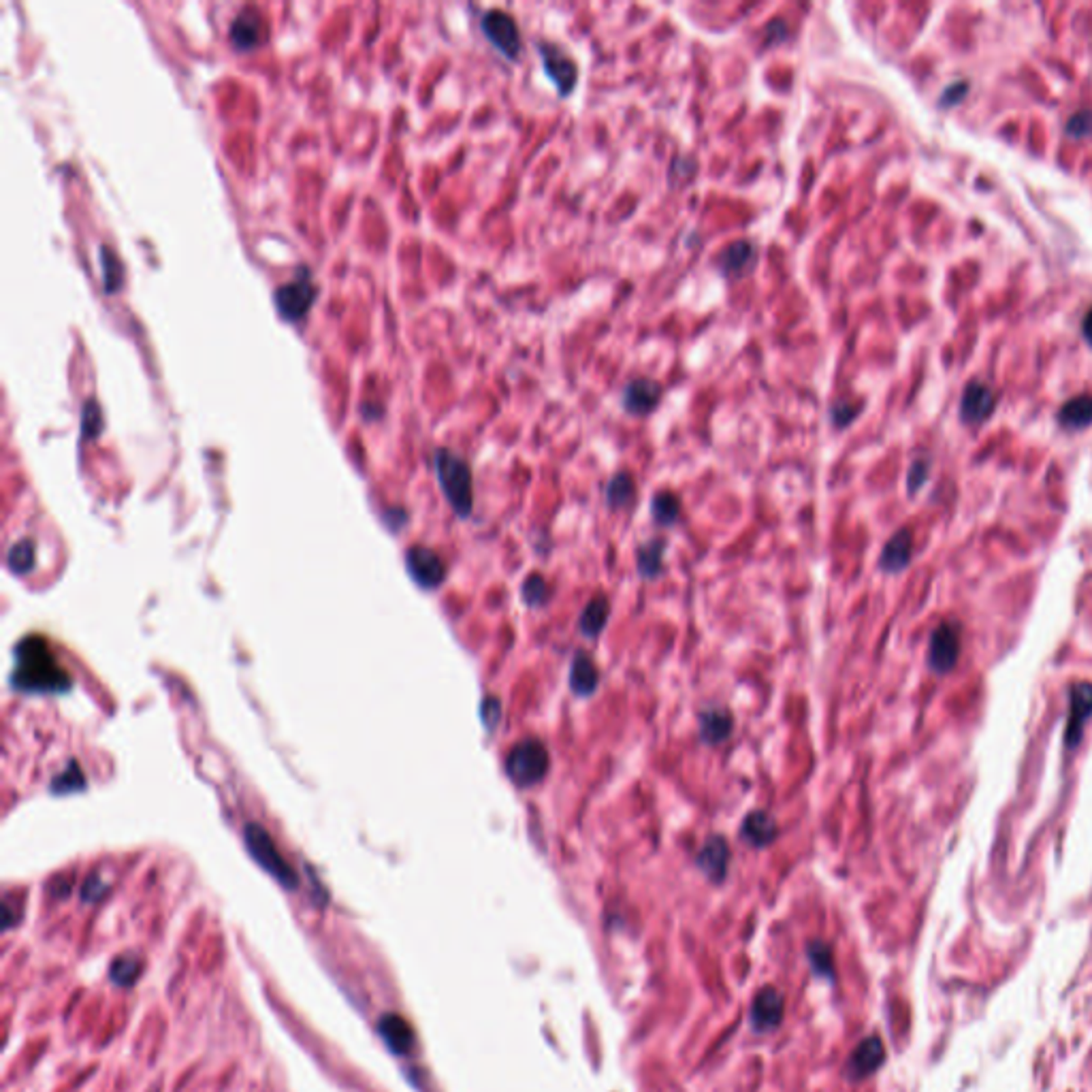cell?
<instances>
[{"instance_id": "4316f807", "label": "cell", "mask_w": 1092, "mask_h": 1092, "mask_svg": "<svg viewBox=\"0 0 1092 1092\" xmlns=\"http://www.w3.org/2000/svg\"><path fill=\"white\" fill-rule=\"evenodd\" d=\"M636 497V483L630 472H616L606 486V502L613 510L630 506Z\"/></svg>"}, {"instance_id": "8d00e7d4", "label": "cell", "mask_w": 1092, "mask_h": 1092, "mask_svg": "<svg viewBox=\"0 0 1092 1092\" xmlns=\"http://www.w3.org/2000/svg\"><path fill=\"white\" fill-rule=\"evenodd\" d=\"M809 954H811V962L815 965V968H818L819 973H824V976H830L832 958H830V949H828V945L813 943L811 948H809Z\"/></svg>"}, {"instance_id": "e575fe53", "label": "cell", "mask_w": 1092, "mask_h": 1092, "mask_svg": "<svg viewBox=\"0 0 1092 1092\" xmlns=\"http://www.w3.org/2000/svg\"><path fill=\"white\" fill-rule=\"evenodd\" d=\"M858 414H860V406H858V403L837 402L835 406L830 408V421H832V425L838 427V430H843V427L851 425V422H854V419Z\"/></svg>"}, {"instance_id": "f35d334b", "label": "cell", "mask_w": 1092, "mask_h": 1092, "mask_svg": "<svg viewBox=\"0 0 1092 1092\" xmlns=\"http://www.w3.org/2000/svg\"><path fill=\"white\" fill-rule=\"evenodd\" d=\"M105 892H107V885H105L103 879L97 877V875H92V877L86 882L84 890H81V898L88 902H94V901H98V898H103Z\"/></svg>"}, {"instance_id": "ffe728a7", "label": "cell", "mask_w": 1092, "mask_h": 1092, "mask_svg": "<svg viewBox=\"0 0 1092 1092\" xmlns=\"http://www.w3.org/2000/svg\"><path fill=\"white\" fill-rule=\"evenodd\" d=\"M779 837V826L766 811H751L741 824V838L751 847L764 849Z\"/></svg>"}, {"instance_id": "7c38bea8", "label": "cell", "mask_w": 1092, "mask_h": 1092, "mask_svg": "<svg viewBox=\"0 0 1092 1092\" xmlns=\"http://www.w3.org/2000/svg\"><path fill=\"white\" fill-rule=\"evenodd\" d=\"M757 263V245L751 239H736L719 252L715 267L727 280H738L747 275Z\"/></svg>"}, {"instance_id": "277c9868", "label": "cell", "mask_w": 1092, "mask_h": 1092, "mask_svg": "<svg viewBox=\"0 0 1092 1092\" xmlns=\"http://www.w3.org/2000/svg\"><path fill=\"white\" fill-rule=\"evenodd\" d=\"M319 299V286H316L314 275L310 267H297L291 280L280 284L273 292V303L278 308V314L286 322H301L310 314L312 305Z\"/></svg>"}, {"instance_id": "7402d4cb", "label": "cell", "mask_w": 1092, "mask_h": 1092, "mask_svg": "<svg viewBox=\"0 0 1092 1092\" xmlns=\"http://www.w3.org/2000/svg\"><path fill=\"white\" fill-rule=\"evenodd\" d=\"M378 1031L383 1039L386 1041V1046H389L395 1054H408L410 1050L414 1046V1032L410 1029V1024L406 1020L402 1018V1015L397 1013H386L380 1018Z\"/></svg>"}, {"instance_id": "7a4b0ae2", "label": "cell", "mask_w": 1092, "mask_h": 1092, "mask_svg": "<svg viewBox=\"0 0 1092 1092\" xmlns=\"http://www.w3.org/2000/svg\"><path fill=\"white\" fill-rule=\"evenodd\" d=\"M436 477L446 502L459 519H467L474 510V478L469 463L449 449H438L433 455Z\"/></svg>"}, {"instance_id": "83f0119b", "label": "cell", "mask_w": 1092, "mask_h": 1092, "mask_svg": "<svg viewBox=\"0 0 1092 1092\" xmlns=\"http://www.w3.org/2000/svg\"><path fill=\"white\" fill-rule=\"evenodd\" d=\"M551 596H553V593H551L549 583H546V578L538 572H532L530 577L523 580V585H521V597H523V602L530 608L546 606Z\"/></svg>"}, {"instance_id": "d6a6232c", "label": "cell", "mask_w": 1092, "mask_h": 1092, "mask_svg": "<svg viewBox=\"0 0 1092 1092\" xmlns=\"http://www.w3.org/2000/svg\"><path fill=\"white\" fill-rule=\"evenodd\" d=\"M86 788V779L84 773H81V768L78 762H70L67 766V771L62 774H58L54 783H51V791L54 794H70V791H79Z\"/></svg>"}, {"instance_id": "d4e9b609", "label": "cell", "mask_w": 1092, "mask_h": 1092, "mask_svg": "<svg viewBox=\"0 0 1092 1092\" xmlns=\"http://www.w3.org/2000/svg\"><path fill=\"white\" fill-rule=\"evenodd\" d=\"M1059 422L1069 431H1082L1092 425V395L1073 397L1062 406Z\"/></svg>"}, {"instance_id": "30bf717a", "label": "cell", "mask_w": 1092, "mask_h": 1092, "mask_svg": "<svg viewBox=\"0 0 1092 1092\" xmlns=\"http://www.w3.org/2000/svg\"><path fill=\"white\" fill-rule=\"evenodd\" d=\"M406 568L422 589H438L446 578V563L436 551L427 546H412L406 553Z\"/></svg>"}, {"instance_id": "d590c367", "label": "cell", "mask_w": 1092, "mask_h": 1092, "mask_svg": "<svg viewBox=\"0 0 1092 1092\" xmlns=\"http://www.w3.org/2000/svg\"><path fill=\"white\" fill-rule=\"evenodd\" d=\"M929 474H930V463L926 459H915L912 463V469H909V474H907L909 495H915V493H918L921 486L926 485Z\"/></svg>"}, {"instance_id": "60d3db41", "label": "cell", "mask_w": 1092, "mask_h": 1092, "mask_svg": "<svg viewBox=\"0 0 1092 1092\" xmlns=\"http://www.w3.org/2000/svg\"><path fill=\"white\" fill-rule=\"evenodd\" d=\"M1082 329H1084V338H1086V342H1088V344L1092 346V308L1088 310V314H1086V319H1084V327H1082Z\"/></svg>"}, {"instance_id": "f546056e", "label": "cell", "mask_w": 1092, "mask_h": 1092, "mask_svg": "<svg viewBox=\"0 0 1092 1092\" xmlns=\"http://www.w3.org/2000/svg\"><path fill=\"white\" fill-rule=\"evenodd\" d=\"M141 971V960L134 958V956H122V958H117L114 965L109 968V977L111 982L117 986H133L137 982Z\"/></svg>"}, {"instance_id": "2e32d148", "label": "cell", "mask_w": 1092, "mask_h": 1092, "mask_svg": "<svg viewBox=\"0 0 1092 1092\" xmlns=\"http://www.w3.org/2000/svg\"><path fill=\"white\" fill-rule=\"evenodd\" d=\"M995 393L988 384L979 383V380H973V383L967 384L965 395H962V403H960V416L962 421L967 422V425H982V422L988 419L992 414V410H995Z\"/></svg>"}, {"instance_id": "d6986e66", "label": "cell", "mask_w": 1092, "mask_h": 1092, "mask_svg": "<svg viewBox=\"0 0 1092 1092\" xmlns=\"http://www.w3.org/2000/svg\"><path fill=\"white\" fill-rule=\"evenodd\" d=\"M885 1060V1048L879 1037H868L854 1050L847 1062V1076L854 1079H865L873 1076Z\"/></svg>"}, {"instance_id": "5bb4252c", "label": "cell", "mask_w": 1092, "mask_h": 1092, "mask_svg": "<svg viewBox=\"0 0 1092 1092\" xmlns=\"http://www.w3.org/2000/svg\"><path fill=\"white\" fill-rule=\"evenodd\" d=\"M662 384L653 378H636L625 386L624 408L632 416H649L662 402Z\"/></svg>"}, {"instance_id": "5b68a950", "label": "cell", "mask_w": 1092, "mask_h": 1092, "mask_svg": "<svg viewBox=\"0 0 1092 1092\" xmlns=\"http://www.w3.org/2000/svg\"><path fill=\"white\" fill-rule=\"evenodd\" d=\"M244 841L245 847H248L250 856L256 860V865L263 868V871H267L269 875H273L278 882L284 885V888L295 890L299 885V877L297 873L292 871L289 862L284 860V856L280 854L278 845L273 843V838L269 832L263 828L261 824H254V821H250L248 826L244 828Z\"/></svg>"}, {"instance_id": "74e56055", "label": "cell", "mask_w": 1092, "mask_h": 1092, "mask_svg": "<svg viewBox=\"0 0 1092 1092\" xmlns=\"http://www.w3.org/2000/svg\"><path fill=\"white\" fill-rule=\"evenodd\" d=\"M1067 133L1073 134V137H1086V134L1092 133V114L1090 111H1082V114L1073 116L1069 120V125H1067Z\"/></svg>"}, {"instance_id": "484cf974", "label": "cell", "mask_w": 1092, "mask_h": 1092, "mask_svg": "<svg viewBox=\"0 0 1092 1092\" xmlns=\"http://www.w3.org/2000/svg\"><path fill=\"white\" fill-rule=\"evenodd\" d=\"M680 513H683V504H680V497L674 491H657L651 497V516H653L657 525L672 527L674 523H679Z\"/></svg>"}, {"instance_id": "ac0fdd59", "label": "cell", "mask_w": 1092, "mask_h": 1092, "mask_svg": "<svg viewBox=\"0 0 1092 1092\" xmlns=\"http://www.w3.org/2000/svg\"><path fill=\"white\" fill-rule=\"evenodd\" d=\"M698 730H700V741L710 747L726 743L734 732V715L724 707L717 708H704L698 715Z\"/></svg>"}, {"instance_id": "52a82bcc", "label": "cell", "mask_w": 1092, "mask_h": 1092, "mask_svg": "<svg viewBox=\"0 0 1092 1092\" xmlns=\"http://www.w3.org/2000/svg\"><path fill=\"white\" fill-rule=\"evenodd\" d=\"M962 651V625L960 621H941L930 634L929 640V668L935 674H949L958 663Z\"/></svg>"}, {"instance_id": "6da1fadb", "label": "cell", "mask_w": 1092, "mask_h": 1092, "mask_svg": "<svg viewBox=\"0 0 1092 1092\" xmlns=\"http://www.w3.org/2000/svg\"><path fill=\"white\" fill-rule=\"evenodd\" d=\"M11 683L26 694H62L73 687V679L58 663L45 638L28 636L15 649V671Z\"/></svg>"}, {"instance_id": "8992f818", "label": "cell", "mask_w": 1092, "mask_h": 1092, "mask_svg": "<svg viewBox=\"0 0 1092 1092\" xmlns=\"http://www.w3.org/2000/svg\"><path fill=\"white\" fill-rule=\"evenodd\" d=\"M536 50L542 60V70L551 84L555 86L557 94L561 98L572 97L578 84V64L560 43L553 41H538Z\"/></svg>"}, {"instance_id": "836d02e7", "label": "cell", "mask_w": 1092, "mask_h": 1092, "mask_svg": "<svg viewBox=\"0 0 1092 1092\" xmlns=\"http://www.w3.org/2000/svg\"><path fill=\"white\" fill-rule=\"evenodd\" d=\"M480 719H483L486 732H493L497 726H500V721H502L500 698H495V696L485 698L483 704H480Z\"/></svg>"}, {"instance_id": "4dcf8cb0", "label": "cell", "mask_w": 1092, "mask_h": 1092, "mask_svg": "<svg viewBox=\"0 0 1092 1092\" xmlns=\"http://www.w3.org/2000/svg\"><path fill=\"white\" fill-rule=\"evenodd\" d=\"M103 431V412L97 399H86L81 406V436L84 440H97Z\"/></svg>"}, {"instance_id": "f1b7e54d", "label": "cell", "mask_w": 1092, "mask_h": 1092, "mask_svg": "<svg viewBox=\"0 0 1092 1092\" xmlns=\"http://www.w3.org/2000/svg\"><path fill=\"white\" fill-rule=\"evenodd\" d=\"M101 265H103L105 291H107L109 295H114V292L120 291L122 280H125V273H122L120 258H117V254L109 248V245H101Z\"/></svg>"}, {"instance_id": "44dd1931", "label": "cell", "mask_w": 1092, "mask_h": 1092, "mask_svg": "<svg viewBox=\"0 0 1092 1092\" xmlns=\"http://www.w3.org/2000/svg\"><path fill=\"white\" fill-rule=\"evenodd\" d=\"M597 685H600V671H597L596 662L585 651H577L572 666H569V689L574 696L589 698L596 694Z\"/></svg>"}, {"instance_id": "9c48e42d", "label": "cell", "mask_w": 1092, "mask_h": 1092, "mask_svg": "<svg viewBox=\"0 0 1092 1092\" xmlns=\"http://www.w3.org/2000/svg\"><path fill=\"white\" fill-rule=\"evenodd\" d=\"M1092 717V683L1076 680L1069 685V715L1065 727V747L1078 749L1084 738V730Z\"/></svg>"}, {"instance_id": "ba28073f", "label": "cell", "mask_w": 1092, "mask_h": 1092, "mask_svg": "<svg viewBox=\"0 0 1092 1092\" xmlns=\"http://www.w3.org/2000/svg\"><path fill=\"white\" fill-rule=\"evenodd\" d=\"M480 31H483L485 39L489 41L506 60H519L521 50H523V41H521L519 26H516L513 15L502 9H489L480 17Z\"/></svg>"}, {"instance_id": "1f68e13d", "label": "cell", "mask_w": 1092, "mask_h": 1092, "mask_svg": "<svg viewBox=\"0 0 1092 1092\" xmlns=\"http://www.w3.org/2000/svg\"><path fill=\"white\" fill-rule=\"evenodd\" d=\"M7 563L15 574L31 572L34 566V544L31 542V540H22V542L11 546L9 555H7Z\"/></svg>"}, {"instance_id": "e0dca14e", "label": "cell", "mask_w": 1092, "mask_h": 1092, "mask_svg": "<svg viewBox=\"0 0 1092 1092\" xmlns=\"http://www.w3.org/2000/svg\"><path fill=\"white\" fill-rule=\"evenodd\" d=\"M913 557V533L907 527L892 533V538L884 544L882 555H879V568L888 574H898L909 568Z\"/></svg>"}, {"instance_id": "3957f363", "label": "cell", "mask_w": 1092, "mask_h": 1092, "mask_svg": "<svg viewBox=\"0 0 1092 1092\" xmlns=\"http://www.w3.org/2000/svg\"><path fill=\"white\" fill-rule=\"evenodd\" d=\"M504 768L516 788H533L546 777L551 768L549 749L540 738H525L510 749Z\"/></svg>"}, {"instance_id": "4fadbf2b", "label": "cell", "mask_w": 1092, "mask_h": 1092, "mask_svg": "<svg viewBox=\"0 0 1092 1092\" xmlns=\"http://www.w3.org/2000/svg\"><path fill=\"white\" fill-rule=\"evenodd\" d=\"M732 860V849L726 837L713 835L704 841L700 854H698L696 865L700 871L707 875L713 884H721L727 877Z\"/></svg>"}, {"instance_id": "603a6c76", "label": "cell", "mask_w": 1092, "mask_h": 1092, "mask_svg": "<svg viewBox=\"0 0 1092 1092\" xmlns=\"http://www.w3.org/2000/svg\"><path fill=\"white\" fill-rule=\"evenodd\" d=\"M663 553H666V540L655 536L643 542L636 549V568L643 578L653 580L663 572Z\"/></svg>"}, {"instance_id": "ab89813d", "label": "cell", "mask_w": 1092, "mask_h": 1092, "mask_svg": "<svg viewBox=\"0 0 1092 1092\" xmlns=\"http://www.w3.org/2000/svg\"><path fill=\"white\" fill-rule=\"evenodd\" d=\"M677 175H683V184H685V181H689L691 178H694V175H696V161H694V158H687L685 156V167H680V158L679 156L674 158L672 167H671V181L677 180Z\"/></svg>"}, {"instance_id": "cb8c5ba5", "label": "cell", "mask_w": 1092, "mask_h": 1092, "mask_svg": "<svg viewBox=\"0 0 1092 1092\" xmlns=\"http://www.w3.org/2000/svg\"><path fill=\"white\" fill-rule=\"evenodd\" d=\"M610 616V602L606 596H596L587 602L578 619V630L587 638H597L604 632Z\"/></svg>"}, {"instance_id": "9a60e30c", "label": "cell", "mask_w": 1092, "mask_h": 1092, "mask_svg": "<svg viewBox=\"0 0 1092 1092\" xmlns=\"http://www.w3.org/2000/svg\"><path fill=\"white\" fill-rule=\"evenodd\" d=\"M783 995L774 988H764L760 990V995L751 1003V1024L760 1032L774 1031L781 1024V1020H783Z\"/></svg>"}, {"instance_id": "8fae6325", "label": "cell", "mask_w": 1092, "mask_h": 1092, "mask_svg": "<svg viewBox=\"0 0 1092 1092\" xmlns=\"http://www.w3.org/2000/svg\"><path fill=\"white\" fill-rule=\"evenodd\" d=\"M228 39H231V45L237 51H250L254 50L263 43V41L267 39V22L265 17L261 15V11L256 9H244L242 14L235 15V20L231 22V28H228Z\"/></svg>"}]
</instances>
